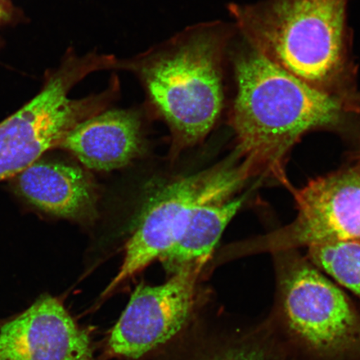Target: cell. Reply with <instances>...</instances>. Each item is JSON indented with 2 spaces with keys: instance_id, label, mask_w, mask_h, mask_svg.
<instances>
[{
  "instance_id": "cell-1",
  "label": "cell",
  "mask_w": 360,
  "mask_h": 360,
  "mask_svg": "<svg viewBox=\"0 0 360 360\" xmlns=\"http://www.w3.org/2000/svg\"><path fill=\"white\" fill-rule=\"evenodd\" d=\"M349 0H261L228 6L236 31L255 51L328 96L352 102L358 67Z\"/></svg>"
},
{
  "instance_id": "cell-12",
  "label": "cell",
  "mask_w": 360,
  "mask_h": 360,
  "mask_svg": "<svg viewBox=\"0 0 360 360\" xmlns=\"http://www.w3.org/2000/svg\"><path fill=\"white\" fill-rule=\"evenodd\" d=\"M193 360H297L268 317L205 332Z\"/></svg>"
},
{
  "instance_id": "cell-6",
  "label": "cell",
  "mask_w": 360,
  "mask_h": 360,
  "mask_svg": "<svg viewBox=\"0 0 360 360\" xmlns=\"http://www.w3.org/2000/svg\"><path fill=\"white\" fill-rule=\"evenodd\" d=\"M233 154L219 167L174 180L158 190L139 214L125 246L122 264L106 292L160 259L181 235L192 214L206 202L232 199L253 170Z\"/></svg>"
},
{
  "instance_id": "cell-7",
  "label": "cell",
  "mask_w": 360,
  "mask_h": 360,
  "mask_svg": "<svg viewBox=\"0 0 360 360\" xmlns=\"http://www.w3.org/2000/svg\"><path fill=\"white\" fill-rule=\"evenodd\" d=\"M295 198L294 221L248 247L282 251L360 242V166L314 179L295 191Z\"/></svg>"
},
{
  "instance_id": "cell-13",
  "label": "cell",
  "mask_w": 360,
  "mask_h": 360,
  "mask_svg": "<svg viewBox=\"0 0 360 360\" xmlns=\"http://www.w3.org/2000/svg\"><path fill=\"white\" fill-rule=\"evenodd\" d=\"M243 201L244 198H232L200 206L178 240L161 256L166 269L175 273L187 265L205 264Z\"/></svg>"
},
{
  "instance_id": "cell-4",
  "label": "cell",
  "mask_w": 360,
  "mask_h": 360,
  "mask_svg": "<svg viewBox=\"0 0 360 360\" xmlns=\"http://www.w3.org/2000/svg\"><path fill=\"white\" fill-rule=\"evenodd\" d=\"M116 57L96 51L68 58L44 89L20 110L0 123V182L13 179L60 145L83 120L108 109L119 96V79L101 92L73 100L71 89L87 76L115 69Z\"/></svg>"
},
{
  "instance_id": "cell-3",
  "label": "cell",
  "mask_w": 360,
  "mask_h": 360,
  "mask_svg": "<svg viewBox=\"0 0 360 360\" xmlns=\"http://www.w3.org/2000/svg\"><path fill=\"white\" fill-rule=\"evenodd\" d=\"M236 33V27L223 22H201L118 60L116 70L139 80L148 107L167 125L173 150L204 141L221 116L225 65Z\"/></svg>"
},
{
  "instance_id": "cell-9",
  "label": "cell",
  "mask_w": 360,
  "mask_h": 360,
  "mask_svg": "<svg viewBox=\"0 0 360 360\" xmlns=\"http://www.w3.org/2000/svg\"><path fill=\"white\" fill-rule=\"evenodd\" d=\"M0 360H94L86 331L60 300L43 295L0 328Z\"/></svg>"
},
{
  "instance_id": "cell-14",
  "label": "cell",
  "mask_w": 360,
  "mask_h": 360,
  "mask_svg": "<svg viewBox=\"0 0 360 360\" xmlns=\"http://www.w3.org/2000/svg\"><path fill=\"white\" fill-rule=\"evenodd\" d=\"M315 267L360 300V242H336L308 248Z\"/></svg>"
},
{
  "instance_id": "cell-8",
  "label": "cell",
  "mask_w": 360,
  "mask_h": 360,
  "mask_svg": "<svg viewBox=\"0 0 360 360\" xmlns=\"http://www.w3.org/2000/svg\"><path fill=\"white\" fill-rule=\"evenodd\" d=\"M205 264L180 269L163 285H139L111 332L112 354L137 359L163 345L187 325Z\"/></svg>"
},
{
  "instance_id": "cell-15",
  "label": "cell",
  "mask_w": 360,
  "mask_h": 360,
  "mask_svg": "<svg viewBox=\"0 0 360 360\" xmlns=\"http://www.w3.org/2000/svg\"><path fill=\"white\" fill-rule=\"evenodd\" d=\"M353 112L357 117V120H360V93L353 103ZM358 166H360V151L358 154Z\"/></svg>"
},
{
  "instance_id": "cell-10",
  "label": "cell",
  "mask_w": 360,
  "mask_h": 360,
  "mask_svg": "<svg viewBox=\"0 0 360 360\" xmlns=\"http://www.w3.org/2000/svg\"><path fill=\"white\" fill-rule=\"evenodd\" d=\"M142 114L133 108H108L75 126L60 146L89 169L110 171L124 167L143 150Z\"/></svg>"
},
{
  "instance_id": "cell-11",
  "label": "cell",
  "mask_w": 360,
  "mask_h": 360,
  "mask_svg": "<svg viewBox=\"0 0 360 360\" xmlns=\"http://www.w3.org/2000/svg\"><path fill=\"white\" fill-rule=\"evenodd\" d=\"M12 179L16 195L42 212L78 221L97 214L94 184L77 166L40 158Z\"/></svg>"
},
{
  "instance_id": "cell-2",
  "label": "cell",
  "mask_w": 360,
  "mask_h": 360,
  "mask_svg": "<svg viewBox=\"0 0 360 360\" xmlns=\"http://www.w3.org/2000/svg\"><path fill=\"white\" fill-rule=\"evenodd\" d=\"M229 53L236 82L229 112L237 141L235 154L254 173L280 168L304 134L343 129L356 119L347 102L309 86L245 41Z\"/></svg>"
},
{
  "instance_id": "cell-5",
  "label": "cell",
  "mask_w": 360,
  "mask_h": 360,
  "mask_svg": "<svg viewBox=\"0 0 360 360\" xmlns=\"http://www.w3.org/2000/svg\"><path fill=\"white\" fill-rule=\"evenodd\" d=\"M268 319L297 360H360V310L304 260L281 274Z\"/></svg>"
}]
</instances>
